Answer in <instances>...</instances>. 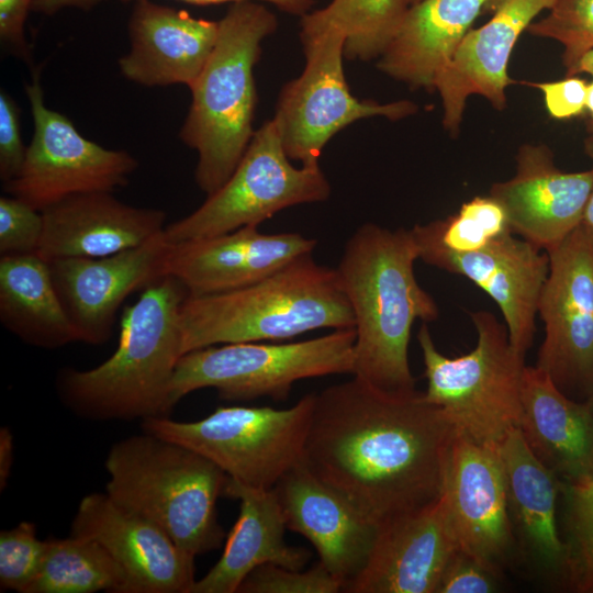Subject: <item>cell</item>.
<instances>
[{"label":"cell","mask_w":593,"mask_h":593,"mask_svg":"<svg viewBox=\"0 0 593 593\" xmlns=\"http://www.w3.org/2000/svg\"><path fill=\"white\" fill-rule=\"evenodd\" d=\"M409 8L407 0H332L302 15L301 24L340 32L345 57L367 61L381 56Z\"/></svg>","instance_id":"obj_31"},{"label":"cell","mask_w":593,"mask_h":593,"mask_svg":"<svg viewBox=\"0 0 593 593\" xmlns=\"http://www.w3.org/2000/svg\"><path fill=\"white\" fill-rule=\"evenodd\" d=\"M277 27L276 15L262 2L232 3L219 20L208 61L189 88L191 104L179 138L198 154L194 180L206 195L231 177L255 133L254 68L264 40Z\"/></svg>","instance_id":"obj_4"},{"label":"cell","mask_w":593,"mask_h":593,"mask_svg":"<svg viewBox=\"0 0 593 593\" xmlns=\"http://www.w3.org/2000/svg\"><path fill=\"white\" fill-rule=\"evenodd\" d=\"M170 247L161 232L137 247L113 255L48 262L55 289L79 342L102 345L109 340L124 301L167 276Z\"/></svg>","instance_id":"obj_14"},{"label":"cell","mask_w":593,"mask_h":593,"mask_svg":"<svg viewBox=\"0 0 593 593\" xmlns=\"http://www.w3.org/2000/svg\"><path fill=\"white\" fill-rule=\"evenodd\" d=\"M415 243L418 259L467 278L496 303L511 344L526 356L534 340L538 302L549 272L548 254L514 234L466 254L451 253L429 243Z\"/></svg>","instance_id":"obj_17"},{"label":"cell","mask_w":593,"mask_h":593,"mask_svg":"<svg viewBox=\"0 0 593 593\" xmlns=\"http://www.w3.org/2000/svg\"><path fill=\"white\" fill-rule=\"evenodd\" d=\"M104 467L108 495L154 522L188 553L197 557L222 545L216 503L230 477L211 460L144 432L112 445Z\"/></svg>","instance_id":"obj_6"},{"label":"cell","mask_w":593,"mask_h":593,"mask_svg":"<svg viewBox=\"0 0 593 593\" xmlns=\"http://www.w3.org/2000/svg\"><path fill=\"white\" fill-rule=\"evenodd\" d=\"M548 11L527 31L563 46L562 63L569 77L582 56L593 49V0H558Z\"/></svg>","instance_id":"obj_34"},{"label":"cell","mask_w":593,"mask_h":593,"mask_svg":"<svg viewBox=\"0 0 593 593\" xmlns=\"http://www.w3.org/2000/svg\"><path fill=\"white\" fill-rule=\"evenodd\" d=\"M343 583L322 563L306 571L265 563L254 569L238 588L239 593H337Z\"/></svg>","instance_id":"obj_36"},{"label":"cell","mask_w":593,"mask_h":593,"mask_svg":"<svg viewBox=\"0 0 593 593\" xmlns=\"http://www.w3.org/2000/svg\"><path fill=\"white\" fill-rule=\"evenodd\" d=\"M407 1H409L410 5H413V4L417 3V2H419L421 0H407Z\"/></svg>","instance_id":"obj_49"},{"label":"cell","mask_w":593,"mask_h":593,"mask_svg":"<svg viewBox=\"0 0 593 593\" xmlns=\"http://www.w3.org/2000/svg\"><path fill=\"white\" fill-rule=\"evenodd\" d=\"M458 545L502 571L515 566L503 465L497 446L455 433L441 489Z\"/></svg>","instance_id":"obj_15"},{"label":"cell","mask_w":593,"mask_h":593,"mask_svg":"<svg viewBox=\"0 0 593 593\" xmlns=\"http://www.w3.org/2000/svg\"><path fill=\"white\" fill-rule=\"evenodd\" d=\"M180 325L184 355L220 344L280 342L321 328H354L355 320L335 268L309 254L250 286L188 294Z\"/></svg>","instance_id":"obj_5"},{"label":"cell","mask_w":593,"mask_h":593,"mask_svg":"<svg viewBox=\"0 0 593 593\" xmlns=\"http://www.w3.org/2000/svg\"><path fill=\"white\" fill-rule=\"evenodd\" d=\"M46 551V540L36 536L35 525L22 522L0 533V586L2 591L29 593Z\"/></svg>","instance_id":"obj_35"},{"label":"cell","mask_w":593,"mask_h":593,"mask_svg":"<svg viewBox=\"0 0 593 593\" xmlns=\"http://www.w3.org/2000/svg\"><path fill=\"white\" fill-rule=\"evenodd\" d=\"M331 191L320 166L292 165L270 120L255 130L226 182L189 215L167 225L164 235L178 244L258 226L284 209L325 201Z\"/></svg>","instance_id":"obj_11"},{"label":"cell","mask_w":593,"mask_h":593,"mask_svg":"<svg viewBox=\"0 0 593 593\" xmlns=\"http://www.w3.org/2000/svg\"><path fill=\"white\" fill-rule=\"evenodd\" d=\"M43 215L12 195L0 198V255L37 254L43 235Z\"/></svg>","instance_id":"obj_37"},{"label":"cell","mask_w":593,"mask_h":593,"mask_svg":"<svg viewBox=\"0 0 593 593\" xmlns=\"http://www.w3.org/2000/svg\"><path fill=\"white\" fill-rule=\"evenodd\" d=\"M314 395L283 410L234 405L191 422L153 417L142 428L197 451L243 484L269 490L303 459Z\"/></svg>","instance_id":"obj_9"},{"label":"cell","mask_w":593,"mask_h":593,"mask_svg":"<svg viewBox=\"0 0 593 593\" xmlns=\"http://www.w3.org/2000/svg\"><path fill=\"white\" fill-rule=\"evenodd\" d=\"M411 230L359 226L335 268L355 320L354 377L390 393L415 391L409 344L415 321L438 318V305L416 280Z\"/></svg>","instance_id":"obj_2"},{"label":"cell","mask_w":593,"mask_h":593,"mask_svg":"<svg viewBox=\"0 0 593 593\" xmlns=\"http://www.w3.org/2000/svg\"><path fill=\"white\" fill-rule=\"evenodd\" d=\"M583 72L593 76V49L589 51L582 56L570 76H577Z\"/></svg>","instance_id":"obj_46"},{"label":"cell","mask_w":593,"mask_h":593,"mask_svg":"<svg viewBox=\"0 0 593 593\" xmlns=\"http://www.w3.org/2000/svg\"><path fill=\"white\" fill-rule=\"evenodd\" d=\"M130 49L119 58L121 75L154 88L195 81L217 40L219 21L152 0H135L127 24Z\"/></svg>","instance_id":"obj_24"},{"label":"cell","mask_w":593,"mask_h":593,"mask_svg":"<svg viewBox=\"0 0 593 593\" xmlns=\"http://www.w3.org/2000/svg\"><path fill=\"white\" fill-rule=\"evenodd\" d=\"M558 523L567 553L566 589L593 593V478L560 483Z\"/></svg>","instance_id":"obj_33"},{"label":"cell","mask_w":593,"mask_h":593,"mask_svg":"<svg viewBox=\"0 0 593 593\" xmlns=\"http://www.w3.org/2000/svg\"><path fill=\"white\" fill-rule=\"evenodd\" d=\"M70 534L94 539L111 553L126 575L124 593H191L197 581L194 556L107 492L83 496Z\"/></svg>","instance_id":"obj_16"},{"label":"cell","mask_w":593,"mask_h":593,"mask_svg":"<svg viewBox=\"0 0 593 593\" xmlns=\"http://www.w3.org/2000/svg\"><path fill=\"white\" fill-rule=\"evenodd\" d=\"M43 235L37 254L47 262L96 258L142 245L165 231L166 213L116 199L112 192L69 197L42 211Z\"/></svg>","instance_id":"obj_25"},{"label":"cell","mask_w":593,"mask_h":593,"mask_svg":"<svg viewBox=\"0 0 593 593\" xmlns=\"http://www.w3.org/2000/svg\"><path fill=\"white\" fill-rule=\"evenodd\" d=\"M503 572L458 547L449 559L436 593H493Z\"/></svg>","instance_id":"obj_38"},{"label":"cell","mask_w":593,"mask_h":593,"mask_svg":"<svg viewBox=\"0 0 593 593\" xmlns=\"http://www.w3.org/2000/svg\"><path fill=\"white\" fill-rule=\"evenodd\" d=\"M586 402H588V404H589V406H590V409H591V411L593 413V393H592V395L590 396V399Z\"/></svg>","instance_id":"obj_48"},{"label":"cell","mask_w":593,"mask_h":593,"mask_svg":"<svg viewBox=\"0 0 593 593\" xmlns=\"http://www.w3.org/2000/svg\"><path fill=\"white\" fill-rule=\"evenodd\" d=\"M459 547L441 495L380 525L361 571L343 588L348 593H436Z\"/></svg>","instance_id":"obj_18"},{"label":"cell","mask_w":593,"mask_h":593,"mask_svg":"<svg viewBox=\"0 0 593 593\" xmlns=\"http://www.w3.org/2000/svg\"><path fill=\"white\" fill-rule=\"evenodd\" d=\"M316 240L300 233L267 234L245 226L211 237L171 244L166 272L189 295H209L250 286L291 261L313 254Z\"/></svg>","instance_id":"obj_21"},{"label":"cell","mask_w":593,"mask_h":593,"mask_svg":"<svg viewBox=\"0 0 593 593\" xmlns=\"http://www.w3.org/2000/svg\"><path fill=\"white\" fill-rule=\"evenodd\" d=\"M27 146L21 131L20 109L4 90L0 92V180L14 179L24 163Z\"/></svg>","instance_id":"obj_39"},{"label":"cell","mask_w":593,"mask_h":593,"mask_svg":"<svg viewBox=\"0 0 593 593\" xmlns=\"http://www.w3.org/2000/svg\"><path fill=\"white\" fill-rule=\"evenodd\" d=\"M475 347L447 357L423 323L417 342L423 355L426 400L440 407L455 433L475 443L497 446L519 426L525 356L511 344L505 324L488 311L471 312Z\"/></svg>","instance_id":"obj_7"},{"label":"cell","mask_w":593,"mask_h":593,"mask_svg":"<svg viewBox=\"0 0 593 593\" xmlns=\"http://www.w3.org/2000/svg\"><path fill=\"white\" fill-rule=\"evenodd\" d=\"M122 1H135V0H122ZM195 5H209V4H220L226 2H239V1H258L262 3H271L281 11L293 14V15H304L311 11L315 0H180Z\"/></svg>","instance_id":"obj_42"},{"label":"cell","mask_w":593,"mask_h":593,"mask_svg":"<svg viewBox=\"0 0 593 593\" xmlns=\"http://www.w3.org/2000/svg\"><path fill=\"white\" fill-rule=\"evenodd\" d=\"M107 0H34L32 11L52 15L64 9L90 10Z\"/></svg>","instance_id":"obj_43"},{"label":"cell","mask_w":593,"mask_h":593,"mask_svg":"<svg viewBox=\"0 0 593 593\" xmlns=\"http://www.w3.org/2000/svg\"><path fill=\"white\" fill-rule=\"evenodd\" d=\"M416 242L429 243L448 251H478L491 242L513 234L507 213L492 195L474 197L459 211L443 220L411 228Z\"/></svg>","instance_id":"obj_32"},{"label":"cell","mask_w":593,"mask_h":593,"mask_svg":"<svg viewBox=\"0 0 593 593\" xmlns=\"http://www.w3.org/2000/svg\"><path fill=\"white\" fill-rule=\"evenodd\" d=\"M126 575L97 540L71 535L46 540L41 571L29 593H124Z\"/></svg>","instance_id":"obj_30"},{"label":"cell","mask_w":593,"mask_h":593,"mask_svg":"<svg viewBox=\"0 0 593 593\" xmlns=\"http://www.w3.org/2000/svg\"><path fill=\"white\" fill-rule=\"evenodd\" d=\"M557 1L508 0L485 24L466 34L435 80L446 130L458 132L467 99L472 94L484 97L499 111L505 108V89L514 82L507 75L512 51L535 18Z\"/></svg>","instance_id":"obj_23"},{"label":"cell","mask_w":593,"mask_h":593,"mask_svg":"<svg viewBox=\"0 0 593 593\" xmlns=\"http://www.w3.org/2000/svg\"><path fill=\"white\" fill-rule=\"evenodd\" d=\"M0 322L21 342L37 348L57 349L79 342L49 264L36 254L1 256Z\"/></svg>","instance_id":"obj_29"},{"label":"cell","mask_w":593,"mask_h":593,"mask_svg":"<svg viewBox=\"0 0 593 593\" xmlns=\"http://www.w3.org/2000/svg\"><path fill=\"white\" fill-rule=\"evenodd\" d=\"M187 295L169 275L144 289L124 309L118 347L107 360L88 370H60L56 387L64 404L93 421L169 416L172 378L183 355L180 307Z\"/></svg>","instance_id":"obj_3"},{"label":"cell","mask_w":593,"mask_h":593,"mask_svg":"<svg viewBox=\"0 0 593 593\" xmlns=\"http://www.w3.org/2000/svg\"><path fill=\"white\" fill-rule=\"evenodd\" d=\"M592 188V170L562 171L547 146L526 144L515 175L489 194L505 209L513 234L547 253L581 224Z\"/></svg>","instance_id":"obj_20"},{"label":"cell","mask_w":593,"mask_h":593,"mask_svg":"<svg viewBox=\"0 0 593 593\" xmlns=\"http://www.w3.org/2000/svg\"><path fill=\"white\" fill-rule=\"evenodd\" d=\"M519 429L536 459L568 485L593 478V413L537 366H525Z\"/></svg>","instance_id":"obj_26"},{"label":"cell","mask_w":593,"mask_h":593,"mask_svg":"<svg viewBox=\"0 0 593 593\" xmlns=\"http://www.w3.org/2000/svg\"><path fill=\"white\" fill-rule=\"evenodd\" d=\"M508 0H486L484 4V12L494 13L497 11L503 4H505Z\"/></svg>","instance_id":"obj_47"},{"label":"cell","mask_w":593,"mask_h":593,"mask_svg":"<svg viewBox=\"0 0 593 593\" xmlns=\"http://www.w3.org/2000/svg\"><path fill=\"white\" fill-rule=\"evenodd\" d=\"M34 0H0V40L5 51L30 64L31 47L25 37V22Z\"/></svg>","instance_id":"obj_41"},{"label":"cell","mask_w":593,"mask_h":593,"mask_svg":"<svg viewBox=\"0 0 593 593\" xmlns=\"http://www.w3.org/2000/svg\"><path fill=\"white\" fill-rule=\"evenodd\" d=\"M547 254L538 302L545 337L536 366L566 395L586 402L593 393V233L580 224Z\"/></svg>","instance_id":"obj_13"},{"label":"cell","mask_w":593,"mask_h":593,"mask_svg":"<svg viewBox=\"0 0 593 593\" xmlns=\"http://www.w3.org/2000/svg\"><path fill=\"white\" fill-rule=\"evenodd\" d=\"M287 528L305 537L343 588L363 568L380 525L321 481L303 459L271 489ZM343 591V590H342Z\"/></svg>","instance_id":"obj_22"},{"label":"cell","mask_w":593,"mask_h":593,"mask_svg":"<svg viewBox=\"0 0 593 593\" xmlns=\"http://www.w3.org/2000/svg\"><path fill=\"white\" fill-rule=\"evenodd\" d=\"M542 91L546 108L555 119H570L586 108L588 82L577 76L559 81L530 82Z\"/></svg>","instance_id":"obj_40"},{"label":"cell","mask_w":593,"mask_h":593,"mask_svg":"<svg viewBox=\"0 0 593 593\" xmlns=\"http://www.w3.org/2000/svg\"><path fill=\"white\" fill-rule=\"evenodd\" d=\"M454 435L424 392L390 393L354 377L315 393L303 461L381 525L440 496Z\"/></svg>","instance_id":"obj_1"},{"label":"cell","mask_w":593,"mask_h":593,"mask_svg":"<svg viewBox=\"0 0 593 593\" xmlns=\"http://www.w3.org/2000/svg\"><path fill=\"white\" fill-rule=\"evenodd\" d=\"M300 25L305 66L280 90L272 119L289 159L320 166L328 141L351 123L372 116L398 121L417 111L410 100L379 103L354 97L344 72L345 36L328 27Z\"/></svg>","instance_id":"obj_10"},{"label":"cell","mask_w":593,"mask_h":593,"mask_svg":"<svg viewBox=\"0 0 593 593\" xmlns=\"http://www.w3.org/2000/svg\"><path fill=\"white\" fill-rule=\"evenodd\" d=\"M355 342V329L347 328L302 342H245L195 349L181 356L176 366L171 401L175 406L205 388L226 401L265 396L284 401L299 380L353 374Z\"/></svg>","instance_id":"obj_8"},{"label":"cell","mask_w":593,"mask_h":593,"mask_svg":"<svg viewBox=\"0 0 593 593\" xmlns=\"http://www.w3.org/2000/svg\"><path fill=\"white\" fill-rule=\"evenodd\" d=\"M584 148H585V152H586L588 156L591 158L592 165H593V137L592 136H589L585 139ZM591 170L593 172V166H592ZM581 224L588 231L593 233V188H592V192L590 194V198H589V201H588V204H586L585 212H584Z\"/></svg>","instance_id":"obj_45"},{"label":"cell","mask_w":593,"mask_h":593,"mask_svg":"<svg viewBox=\"0 0 593 593\" xmlns=\"http://www.w3.org/2000/svg\"><path fill=\"white\" fill-rule=\"evenodd\" d=\"M486 0H421L410 5L377 67L413 89L434 90Z\"/></svg>","instance_id":"obj_28"},{"label":"cell","mask_w":593,"mask_h":593,"mask_svg":"<svg viewBox=\"0 0 593 593\" xmlns=\"http://www.w3.org/2000/svg\"><path fill=\"white\" fill-rule=\"evenodd\" d=\"M13 436L9 428L0 429V486H5L13 463Z\"/></svg>","instance_id":"obj_44"},{"label":"cell","mask_w":593,"mask_h":593,"mask_svg":"<svg viewBox=\"0 0 593 593\" xmlns=\"http://www.w3.org/2000/svg\"><path fill=\"white\" fill-rule=\"evenodd\" d=\"M224 496L239 502V514L226 536L224 550L209 572L197 580L191 593H236L257 567L275 563L301 570L310 551L284 541L287 528L271 489L243 484L228 478Z\"/></svg>","instance_id":"obj_27"},{"label":"cell","mask_w":593,"mask_h":593,"mask_svg":"<svg viewBox=\"0 0 593 593\" xmlns=\"http://www.w3.org/2000/svg\"><path fill=\"white\" fill-rule=\"evenodd\" d=\"M503 465L515 566L564 588L567 553L558 523L560 481L532 454L519 427L497 445Z\"/></svg>","instance_id":"obj_19"},{"label":"cell","mask_w":593,"mask_h":593,"mask_svg":"<svg viewBox=\"0 0 593 593\" xmlns=\"http://www.w3.org/2000/svg\"><path fill=\"white\" fill-rule=\"evenodd\" d=\"M25 92L34 133L19 175L3 183L7 194L42 212L72 195L113 192L128 183L137 159L88 139L66 115L48 108L40 68L32 69Z\"/></svg>","instance_id":"obj_12"}]
</instances>
